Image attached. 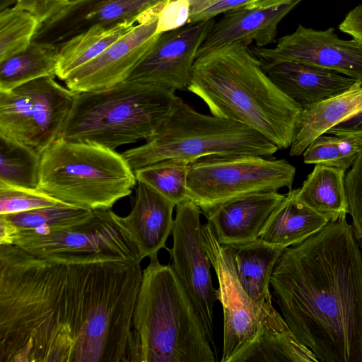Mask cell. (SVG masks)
Returning a JSON list of instances; mask_svg holds the SVG:
<instances>
[{"mask_svg":"<svg viewBox=\"0 0 362 362\" xmlns=\"http://www.w3.org/2000/svg\"><path fill=\"white\" fill-rule=\"evenodd\" d=\"M59 48L33 40L23 51L0 62V90H12L44 76H57Z\"/></svg>","mask_w":362,"mask_h":362,"instance_id":"28","label":"cell"},{"mask_svg":"<svg viewBox=\"0 0 362 362\" xmlns=\"http://www.w3.org/2000/svg\"><path fill=\"white\" fill-rule=\"evenodd\" d=\"M40 163L35 150L0 136V182L37 189Z\"/></svg>","mask_w":362,"mask_h":362,"instance_id":"29","label":"cell"},{"mask_svg":"<svg viewBox=\"0 0 362 362\" xmlns=\"http://www.w3.org/2000/svg\"><path fill=\"white\" fill-rule=\"evenodd\" d=\"M318 362L293 335L284 320L262 327L258 335L230 362Z\"/></svg>","mask_w":362,"mask_h":362,"instance_id":"25","label":"cell"},{"mask_svg":"<svg viewBox=\"0 0 362 362\" xmlns=\"http://www.w3.org/2000/svg\"><path fill=\"white\" fill-rule=\"evenodd\" d=\"M187 90L200 98L213 116L255 129L279 149L291 146L303 108L272 82L245 43L197 58Z\"/></svg>","mask_w":362,"mask_h":362,"instance_id":"3","label":"cell"},{"mask_svg":"<svg viewBox=\"0 0 362 362\" xmlns=\"http://www.w3.org/2000/svg\"><path fill=\"white\" fill-rule=\"evenodd\" d=\"M342 33L362 44V4L351 9L339 25Z\"/></svg>","mask_w":362,"mask_h":362,"instance_id":"40","label":"cell"},{"mask_svg":"<svg viewBox=\"0 0 362 362\" xmlns=\"http://www.w3.org/2000/svg\"><path fill=\"white\" fill-rule=\"evenodd\" d=\"M189 16V0L168 1L158 14L156 33L174 30L187 25Z\"/></svg>","mask_w":362,"mask_h":362,"instance_id":"37","label":"cell"},{"mask_svg":"<svg viewBox=\"0 0 362 362\" xmlns=\"http://www.w3.org/2000/svg\"><path fill=\"white\" fill-rule=\"evenodd\" d=\"M279 148L255 129L238 122L195 110L179 96L156 134L122 154L132 169L163 160L192 162L209 156H257L269 158Z\"/></svg>","mask_w":362,"mask_h":362,"instance_id":"8","label":"cell"},{"mask_svg":"<svg viewBox=\"0 0 362 362\" xmlns=\"http://www.w3.org/2000/svg\"><path fill=\"white\" fill-rule=\"evenodd\" d=\"M175 97L174 91L129 81L77 93L59 137L112 150L148 141L168 118Z\"/></svg>","mask_w":362,"mask_h":362,"instance_id":"6","label":"cell"},{"mask_svg":"<svg viewBox=\"0 0 362 362\" xmlns=\"http://www.w3.org/2000/svg\"><path fill=\"white\" fill-rule=\"evenodd\" d=\"M93 211L59 204L28 211L0 215L18 231L32 230L45 233L50 229L69 227L87 219Z\"/></svg>","mask_w":362,"mask_h":362,"instance_id":"31","label":"cell"},{"mask_svg":"<svg viewBox=\"0 0 362 362\" xmlns=\"http://www.w3.org/2000/svg\"><path fill=\"white\" fill-rule=\"evenodd\" d=\"M40 25L34 15L17 6L3 10L0 14V62L25 50Z\"/></svg>","mask_w":362,"mask_h":362,"instance_id":"32","label":"cell"},{"mask_svg":"<svg viewBox=\"0 0 362 362\" xmlns=\"http://www.w3.org/2000/svg\"><path fill=\"white\" fill-rule=\"evenodd\" d=\"M170 0H80L67 2L64 8L40 23L33 40L59 48L72 37L100 25L131 21L136 24L158 18Z\"/></svg>","mask_w":362,"mask_h":362,"instance_id":"16","label":"cell"},{"mask_svg":"<svg viewBox=\"0 0 362 362\" xmlns=\"http://www.w3.org/2000/svg\"><path fill=\"white\" fill-rule=\"evenodd\" d=\"M265 0H189V23L210 20L226 11L241 8L262 7Z\"/></svg>","mask_w":362,"mask_h":362,"instance_id":"35","label":"cell"},{"mask_svg":"<svg viewBox=\"0 0 362 362\" xmlns=\"http://www.w3.org/2000/svg\"><path fill=\"white\" fill-rule=\"evenodd\" d=\"M133 314L127 362H214L201 317L173 265L150 258Z\"/></svg>","mask_w":362,"mask_h":362,"instance_id":"5","label":"cell"},{"mask_svg":"<svg viewBox=\"0 0 362 362\" xmlns=\"http://www.w3.org/2000/svg\"><path fill=\"white\" fill-rule=\"evenodd\" d=\"M136 182L122 154L58 137L41 155L37 189L63 204L93 211L110 209L131 194Z\"/></svg>","mask_w":362,"mask_h":362,"instance_id":"7","label":"cell"},{"mask_svg":"<svg viewBox=\"0 0 362 362\" xmlns=\"http://www.w3.org/2000/svg\"><path fill=\"white\" fill-rule=\"evenodd\" d=\"M80 1V0H69L68 2H75V1Z\"/></svg>","mask_w":362,"mask_h":362,"instance_id":"42","label":"cell"},{"mask_svg":"<svg viewBox=\"0 0 362 362\" xmlns=\"http://www.w3.org/2000/svg\"><path fill=\"white\" fill-rule=\"evenodd\" d=\"M362 112V83L320 103L303 108L296 122L289 155L303 154L317 136Z\"/></svg>","mask_w":362,"mask_h":362,"instance_id":"23","label":"cell"},{"mask_svg":"<svg viewBox=\"0 0 362 362\" xmlns=\"http://www.w3.org/2000/svg\"><path fill=\"white\" fill-rule=\"evenodd\" d=\"M202 212L191 199L176 205L173 244L168 251L173 267L194 302L216 353L214 306L216 295L211 275V262L203 245Z\"/></svg>","mask_w":362,"mask_h":362,"instance_id":"13","label":"cell"},{"mask_svg":"<svg viewBox=\"0 0 362 362\" xmlns=\"http://www.w3.org/2000/svg\"><path fill=\"white\" fill-rule=\"evenodd\" d=\"M176 204L148 185L137 182L132 209L122 221L134 241L142 259L157 255L165 248L173 230Z\"/></svg>","mask_w":362,"mask_h":362,"instance_id":"21","label":"cell"},{"mask_svg":"<svg viewBox=\"0 0 362 362\" xmlns=\"http://www.w3.org/2000/svg\"><path fill=\"white\" fill-rule=\"evenodd\" d=\"M158 18L139 23L64 81L75 93L100 91L124 81L151 49L159 34Z\"/></svg>","mask_w":362,"mask_h":362,"instance_id":"17","label":"cell"},{"mask_svg":"<svg viewBox=\"0 0 362 362\" xmlns=\"http://www.w3.org/2000/svg\"><path fill=\"white\" fill-rule=\"evenodd\" d=\"M59 204L63 203L37 189L0 182V215L17 214Z\"/></svg>","mask_w":362,"mask_h":362,"instance_id":"33","label":"cell"},{"mask_svg":"<svg viewBox=\"0 0 362 362\" xmlns=\"http://www.w3.org/2000/svg\"><path fill=\"white\" fill-rule=\"evenodd\" d=\"M286 194L267 191L226 202L204 214L221 245L243 243L259 238Z\"/></svg>","mask_w":362,"mask_h":362,"instance_id":"20","label":"cell"},{"mask_svg":"<svg viewBox=\"0 0 362 362\" xmlns=\"http://www.w3.org/2000/svg\"><path fill=\"white\" fill-rule=\"evenodd\" d=\"M68 264L0 245V362H71Z\"/></svg>","mask_w":362,"mask_h":362,"instance_id":"2","label":"cell"},{"mask_svg":"<svg viewBox=\"0 0 362 362\" xmlns=\"http://www.w3.org/2000/svg\"><path fill=\"white\" fill-rule=\"evenodd\" d=\"M66 1H67V2H68V1H69V0H66Z\"/></svg>","mask_w":362,"mask_h":362,"instance_id":"43","label":"cell"},{"mask_svg":"<svg viewBox=\"0 0 362 362\" xmlns=\"http://www.w3.org/2000/svg\"><path fill=\"white\" fill-rule=\"evenodd\" d=\"M16 6L31 13L40 23L60 11L66 0H16Z\"/></svg>","mask_w":362,"mask_h":362,"instance_id":"38","label":"cell"},{"mask_svg":"<svg viewBox=\"0 0 362 362\" xmlns=\"http://www.w3.org/2000/svg\"><path fill=\"white\" fill-rule=\"evenodd\" d=\"M136 25L131 21L97 25L72 37L60 46L57 76L64 81L71 73L98 57Z\"/></svg>","mask_w":362,"mask_h":362,"instance_id":"26","label":"cell"},{"mask_svg":"<svg viewBox=\"0 0 362 362\" xmlns=\"http://www.w3.org/2000/svg\"><path fill=\"white\" fill-rule=\"evenodd\" d=\"M261 65L272 82L303 109L361 83L334 71L303 63L286 61Z\"/></svg>","mask_w":362,"mask_h":362,"instance_id":"19","label":"cell"},{"mask_svg":"<svg viewBox=\"0 0 362 362\" xmlns=\"http://www.w3.org/2000/svg\"><path fill=\"white\" fill-rule=\"evenodd\" d=\"M307 164L322 165L344 170L347 168L339 152L332 136L322 134L315 139L303 153Z\"/></svg>","mask_w":362,"mask_h":362,"instance_id":"36","label":"cell"},{"mask_svg":"<svg viewBox=\"0 0 362 362\" xmlns=\"http://www.w3.org/2000/svg\"><path fill=\"white\" fill-rule=\"evenodd\" d=\"M297 192L295 189L286 194L267 220L259 239L286 249L303 242L331 221L299 200Z\"/></svg>","mask_w":362,"mask_h":362,"instance_id":"24","label":"cell"},{"mask_svg":"<svg viewBox=\"0 0 362 362\" xmlns=\"http://www.w3.org/2000/svg\"><path fill=\"white\" fill-rule=\"evenodd\" d=\"M76 94L52 76L0 90V136L42 155L59 136Z\"/></svg>","mask_w":362,"mask_h":362,"instance_id":"11","label":"cell"},{"mask_svg":"<svg viewBox=\"0 0 362 362\" xmlns=\"http://www.w3.org/2000/svg\"><path fill=\"white\" fill-rule=\"evenodd\" d=\"M334 143L349 169L362 150V136L333 135Z\"/></svg>","mask_w":362,"mask_h":362,"instance_id":"39","label":"cell"},{"mask_svg":"<svg viewBox=\"0 0 362 362\" xmlns=\"http://www.w3.org/2000/svg\"><path fill=\"white\" fill-rule=\"evenodd\" d=\"M346 216L286 248L270 279L290 330L320 362H362V250Z\"/></svg>","mask_w":362,"mask_h":362,"instance_id":"1","label":"cell"},{"mask_svg":"<svg viewBox=\"0 0 362 362\" xmlns=\"http://www.w3.org/2000/svg\"><path fill=\"white\" fill-rule=\"evenodd\" d=\"M326 134L362 136V112L334 126Z\"/></svg>","mask_w":362,"mask_h":362,"instance_id":"41","label":"cell"},{"mask_svg":"<svg viewBox=\"0 0 362 362\" xmlns=\"http://www.w3.org/2000/svg\"><path fill=\"white\" fill-rule=\"evenodd\" d=\"M260 62H296L334 71L362 83V44L338 37L333 28L315 30L298 24L273 48L252 47Z\"/></svg>","mask_w":362,"mask_h":362,"instance_id":"14","label":"cell"},{"mask_svg":"<svg viewBox=\"0 0 362 362\" xmlns=\"http://www.w3.org/2000/svg\"><path fill=\"white\" fill-rule=\"evenodd\" d=\"M203 245L214 269L218 287L216 300L223 313V346L221 361L232 357L251 342L263 327L282 321L274 306L265 308L255 302L241 286L231 257L221 245L209 222L202 225Z\"/></svg>","mask_w":362,"mask_h":362,"instance_id":"12","label":"cell"},{"mask_svg":"<svg viewBox=\"0 0 362 362\" xmlns=\"http://www.w3.org/2000/svg\"><path fill=\"white\" fill-rule=\"evenodd\" d=\"M295 167L285 159L257 156H209L189 163V198L204 214L253 193L291 189Z\"/></svg>","mask_w":362,"mask_h":362,"instance_id":"10","label":"cell"},{"mask_svg":"<svg viewBox=\"0 0 362 362\" xmlns=\"http://www.w3.org/2000/svg\"><path fill=\"white\" fill-rule=\"evenodd\" d=\"M214 18L160 33L149 52L125 81L175 92L187 90L196 55Z\"/></svg>","mask_w":362,"mask_h":362,"instance_id":"15","label":"cell"},{"mask_svg":"<svg viewBox=\"0 0 362 362\" xmlns=\"http://www.w3.org/2000/svg\"><path fill=\"white\" fill-rule=\"evenodd\" d=\"M345 172L334 167L315 165L298 189V199L331 221L347 215Z\"/></svg>","mask_w":362,"mask_h":362,"instance_id":"27","label":"cell"},{"mask_svg":"<svg viewBox=\"0 0 362 362\" xmlns=\"http://www.w3.org/2000/svg\"><path fill=\"white\" fill-rule=\"evenodd\" d=\"M223 245L231 257L236 276L247 294L259 305L272 307L270 279L285 249L259 238L247 243Z\"/></svg>","mask_w":362,"mask_h":362,"instance_id":"22","label":"cell"},{"mask_svg":"<svg viewBox=\"0 0 362 362\" xmlns=\"http://www.w3.org/2000/svg\"><path fill=\"white\" fill-rule=\"evenodd\" d=\"M189 161L170 158L135 170L137 182H142L176 205L190 199L187 188Z\"/></svg>","mask_w":362,"mask_h":362,"instance_id":"30","label":"cell"},{"mask_svg":"<svg viewBox=\"0 0 362 362\" xmlns=\"http://www.w3.org/2000/svg\"><path fill=\"white\" fill-rule=\"evenodd\" d=\"M13 245L37 257L66 264L103 261L141 264L143 259L122 217L111 209L93 210L79 223L42 234L19 231Z\"/></svg>","mask_w":362,"mask_h":362,"instance_id":"9","label":"cell"},{"mask_svg":"<svg viewBox=\"0 0 362 362\" xmlns=\"http://www.w3.org/2000/svg\"><path fill=\"white\" fill-rule=\"evenodd\" d=\"M142 275L136 262L68 264L72 362H127Z\"/></svg>","mask_w":362,"mask_h":362,"instance_id":"4","label":"cell"},{"mask_svg":"<svg viewBox=\"0 0 362 362\" xmlns=\"http://www.w3.org/2000/svg\"><path fill=\"white\" fill-rule=\"evenodd\" d=\"M302 0L271 7H241L215 21L197 51L200 57L221 47L241 42L263 47L275 42L280 21Z\"/></svg>","mask_w":362,"mask_h":362,"instance_id":"18","label":"cell"},{"mask_svg":"<svg viewBox=\"0 0 362 362\" xmlns=\"http://www.w3.org/2000/svg\"><path fill=\"white\" fill-rule=\"evenodd\" d=\"M345 188L352 226L362 245V150L345 175Z\"/></svg>","mask_w":362,"mask_h":362,"instance_id":"34","label":"cell"}]
</instances>
